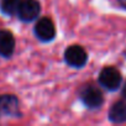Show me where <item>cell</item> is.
Masks as SVG:
<instances>
[{
  "label": "cell",
  "mask_w": 126,
  "mask_h": 126,
  "mask_svg": "<svg viewBox=\"0 0 126 126\" xmlns=\"http://www.w3.org/2000/svg\"><path fill=\"white\" fill-rule=\"evenodd\" d=\"M98 80H99V84L104 89H106L109 92H115L121 87L122 77H121V73L116 68L104 67L99 73Z\"/></svg>",
  "instance_id": "1"
},
{
  "label": "cell",
  "mask_w": 126,
  "mask_h": 126,
  "mask_svg": "<svg viewBox=\"0 0 126 126\" xmlns=\"http://www.w3.org/2000/svg\"><path fill=\"white\" fill-rule=\"evenodd\" d=\"M79 98L88 109H99L104 103L101 90L94 85H87L80 90Z\"/></svg>",
  "instance_id": "2"
},
{
  "label": "cell",
  "mask_w": 126,
  "mask_h": 126,
  "mask_svg": "<svg viewBox=\"0 0 126 126\" xmlns=\"http://www.w3.org/2000/svg\"><path fill=\"white\" fill-rule=\"evenodd\" d=\"M64 61L73 68H82L88 62V54L82 46L73 45L64 51Z\"/></svg>",
  "instance_id": "3"
},
{
  "label": "cell",
  "mask_w": 126,
  "mask_h": 126,
  "mask_svg": "<svg viewBox=\"0 0 126 126\" xmlns=\"http://www.w3.org/2000/svg\"><path fill=\"white\" fill-rule=\"evenodd\" d=\"M40 13L41 5L37 0H22L16 15L22 22H32L37 20Z\"/></svg>",
  "instance_id": "4"
},
{
  "label": "cell",
  "mask_w": 126,
  "mask_h": 126,
  "mask_svg": "<svg viewBox=\"0 0 126 126\" xmlns=\"http://www.w3.org/2000/svg\"><path fill=\"white\" fill-rule=\"evenodd\" d=\"M35 36L42 42H49L56 36V27L49 17H41L36 21L33 27Z\"/></svg>",
  "instance_id": "5"
},
{
  "label": "cell",
  "mask_w": 126,
  "mask_h": 126,
  "mask_svg": "<svg viewBox=\"0 0 126 126\" xmlns=\"http://www.w3.org/2000/svg\"><path fill=\"white\" fill-rule=\"evenodd\" d=\"M0 115L19 117L21 115L19 99L13 94L0 95Z\"/></svg>",
  "instance_id": "6"
},
{
  "label": "cell",
  "mask_w": 126,
  "mask_h": 126,
  "mask_svg": "<svg viewBox=\"0 0 126 126\" xmlns=\"http://www.w3.org/2000/svg\"><path fill=\"white\" fill-rule=\"evenodd\" d=\"M15 37L9 30H0V56L10 58L15 52Z\"/></svg>",
  "instance_id": "7"
},
{
  "label": "cell",
  "mask_w": 126,
  "mask_h": 126,
  "mask_svg": "<svg viewBox=\"0 0 126 126\" xmlns=\"http://www.w3.org/2000/svg\"><path fill=\"white\" fill-rule=\"evenodd\" d=\"M109 120L114 124H122L126 122V103L117 101L114 103L109 110Z\"/></svg>",
  "instance_id": "8"
},
{
  "label": "cell",
  "mask_w": 126,
  "mask_h": 126,
  "mask_svg": "<svg viewBox=\"0 0 126 126\" xmlns=\"http://www.w3.org/2000/svg\"><path fill=\"white\" fill-rule=\"evenodd\" d=\"M21 1L22 0H0V11L8 16L16 15Z\"/></svg>",
  "instance_id": "9"
},
{
  "label": "cell",
  "mask_w": 126,
  "mask_h": 126,
  "mask_svg": "<svg viewBox=\"0 0 126 126\" xmlns=\"http://www.w3.org/2000/svg\"><path fill=\"white\" fill-rule=\"evenodd\" d=\"M121 94H122L124 99L126 100V82H125V84H124V87H122V89H121Z\"/></svg>",
  "instance_id": "10"
}]
</instances>
